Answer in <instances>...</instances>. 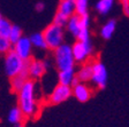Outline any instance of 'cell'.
<instances>
[{"mask_svg": "<svg viewBox=\"0 0 129 127\" xmlns=\"http://www.w3.org/2000/svg\"><path fill=\"white\" fill-rule=\"evenodd\" d=\"M42 33H43V37L45 39L47 49L54 50L56 47H59L60 45L63 44V39H64L63 28H60L52 23L50 25H47Z\"/></svg>", "mask_w": 129, "mask_h": 127, "instance_id": "obj_3", "label": "cell"}, {"mask_svg": "<svg viewBox=\"0 0 129 127\" xmlns=\"http://www.w3.org/2000/svg\"><path fill=\"white\" fill-rule=\"evenodd\" d=\"M76 73V78H77L78 82H88L91 80L92 76V64L91 62H85L80 66V69L77 70Z\"/></svg>", "mask_w": 129, "mask_h": 127, "instance_id": "obj_12", "label": "cell"}, {"mask_svg": "<svg viewBox=\"0 0 129 127\" xmlns=\"http://www.w3.org/2000/svg\"><path fill=\"white\" fill-rule=\"evenodd\" d=\"M3 20H4V17H3V15L0 14V24H1V22H3Z\"/></svg>", "mask_w": 129, "mask_h": 127, "instance_id": "obj_27", "label": "cell"}, {"mask_svg": "<svg viewBox=\"0 0 129 127\" xmlns=\"http://www.w3.org/2000/svg\"><path fill=\"white\" fill-rule=\"evenodd\" d=\"M72 95L73 94H72V87L70 86L58 84L51 92L50 96H48V103L53 104V105L63 103L64 101H67Z\"/></svg>", "mask_w": 129, "mask_h": 127, "instance_id": "obj_8", "label": "cell"}, {"mask_svg": "<svg viewBox=\"0 0 129 127\" xmlns=\"http://www.w3.org/2000/svg\"><path fill=\"white\" fill-rule=\"evenodd\" d=\"M58 80H59V84L67 85V86H70V87L75 86L78 82L74 69L61 70V71H59V73H58Z\"/></svg>", "mask_w": 129, "mask_h": 127, "instance_id": "obj_11", "label": "cell"}, {"mask_svg": "<svg viewBox=\"0 0 129 127\" xmlns=\"http://www.w3.org/2000/svg\"><path fill=\"white\" fill-rule=\"evenodd\" d=\"M66 27H67V30L72 33L74 37H77L78 32L81 30V25H80V16L78 15H73L70 16L69 19L67 21V24H66Z\"/></svg>", "mask_w": 129, "mask_h": 127, "instance_id": "obj_16", "label": "cell"}, {"mask_svg": "<svg viewBox=\"0 0 129 127\" xmlns=\"http://www.w3.org/2000/svg\"><path fill=\"white\" fill-rule=\"evenodd\" d=\"M120 3L122 4V8H123V12L128 11V9H129V0H120Z\"/></svg>", "mask_w": 129, "mask_h": 127, "instance_id": "obj_26", "label": "cell"}, {"mask_svg": "<svg viewBox=\"0 0 129 127\" xmlns=\"http://www.w3.org/2000/svg\"><path fill=\"white\" fill-rule=\"evenodd\" d=\"M47 68H48L47 62L40 61V60H30L27 65V71H28L29 79L36 80V79L42 78L45 74Z\"/></svg>", "mask_w": 129, "mask_h": 127, "instance_id": "obj_9", "label": "cell"}, {"mask_svg": "<svg viewBox=\"0 0 129 127\" xmlns=\"http://www.w3.org/2000/svg\"><path fill=\"white\" fill-rule=\"evenodd\" d=\"M115 29H116V21L115 20H110L100 29V37L105 40L111 39L113 33L115 32Z\"/></svg>", "mask_w": 129, "mask_h": 127, "instance_id": "obj_15", "label": "cell"}, {"mask_svg": "<svg viewBox=\"0 0 129 127\" xmlns=\"http://www.w3.org/2000/svg\"><path fill=\"white\" fill-rule=\"evenodd\" d=\"M58 12L66 15L67 17L75 15V3L74 0H60L58 6Z\"/></svg>", "mask_w": 129, "mask_h": 127, "instance_id": "obj_14", "label": "cell"}, {"mask_svg": "<svg viewBox=\"0 0 129 127\" xmlns=\"http://www.w3.org/2000/svg\"><path fill=\"white\" fill-rule=\"evenodd\" d=\"M113 5H114V0H99L96 4V11L100 15H107L112 9Z\"/></svg>", "mask_w": 129, "mask_h": 127, "instance_id": "obj_19", "label": "cell"}, {"mask_svg": "<svg viewBox=\"0 0 129 127\" xmlns=\"http://www.w3.org/2000/svg\"><path fill=\"white\" fill-rule=\"evenodd\" d=\"M30 42H31L32 47H36L38 49H47V46H46L45 39L43 37V33L42 32H35L32 33L29 37Z\"/></svg>", "mask_w": 129, "mask_h": 127, "instance_id": "obj_18", "label": "cell"}, {"mask_svg": "<svg viewBox=\"0 0 129 127\" xmlns=\"http://www.w3.org/2000/svg\"><path fill=\"white\" fill-rule=\"evenodd\" d=\"M92 64V76L90 81L93 82L94 86L99 88V89H104L106 87L108 79V72L107 69L103 62L100 61H93L91 62Z\"/></svg>", "mask_w": 129, "mask_h": 127, "instance_id": "obj_6", "label": "cell"}, {"mask_svg": "<svg viewBox=\"0 0 129 127\" xmlns=\"http://www.w3.org/2000/svg\"><path fill=\"white\" fill-rule=\"evenodd\" d=\"M75 3V14L78 16H83L88 14L89 0H74Z\"/></svg>", "mask_w": 129, "mask_h": 127, "instance_id": "obj_20", "label": "cell"}, {"mask_svg": "<svg viewBox=\"0 0 129 127\" xmlns=\"http://www.w3.org/2000/svg\"><path fill=\"white\" fill-rule=\"evenodd\" d=\"M8 121L11 122L13 125H19V124H22L24 119V116L22 113V111L20 110L19 106H15V108H12L8 112V117H7Z\"/></svg>", "mask_w": 129, "mask_h": 127, "instance_id": "obj_17", "label": "cell"}, {"mask_svg": "<svg viewBox=\"0 0 129 127\" xmlns=\"http://www.w3.org/2000/svg\"><path fill=\"white\" fill-rule=\"evenodd\" d=\"M35 9L37 12H43L44 9H45V4L42 3V1L37 3V4H36V6H35Z\"/></svg>", "mask_w": 129, "mask_h": 127, "instance_id": "obj_25", "label": "cell"}, {"mask_svg": "<svg viewBox=\"0 0 129 127\" xmlns=\"http://www.w3.org/2000/svg\"><path fill=\"white\" fill-rule=\"evenodd\" d=\"M21 37H23L22 29L19 27V25H14V24H12V29H11V31H9V35H8V39L11 40L12 44H15Z\"/></svg>", "mask_w": 129, "mask_h": 127, "instance_id": "obj_21", "label": "cell"}, {"mask_svg": "<svg viewBox=\"0 0 129 127\" xmlns=\"http://www.w3.org/2000/svg\"><path fill=\"white\" fill-rule=\"evenodd\" d=\"M15 127H23V125H22V124H19V125H16Z\"/></svg>", "mask_w": 129, "mask_h": 127, "instance_id": "obj_29", "label": "cell"}, {"mask_svg": "<svg viewBox=\"0 0 129 127\" xmlns=\"http://www.w3.org/2000/svg\"><path fill=\"white\" fill-rule=\"evenodd\" d=\"M124 14H126L127 16H129V9H128V11H126V12H124Z\"/></svg>", "mask_w": 129, "mask_h": 127, "instance_id": "obj_28", "label": "cell"}, {"mask_svg": "<svg viewBox=\"0 0 129 127\" xmlns=\"http://www.w3.org/2000/svg\"><path fill=\"white\" fill-rule=\"evenodd\" d=\"M68 19H69V17H67L66 15H63V14H61L60 12L56 11L55 15H54V17H53V24H55V25H58V27H60V28H64L66 24H67Z\"/></svg>", "mask_w": 129, "mask_h": 127, "instance_id": "obj_23", "label": "cell"}, {"mask_svg": "<svg viewBox=\"0 0 129 127\" xmlns=\"http://www.w3.org/2000/svg\"><path fill=\"white\" fill-rule=\"evenodd\" d=\"M12 47H13V44L8 39V37L0 35V54L6 55L8 52L12 50Z\"/></svg>", "mask_w": 129, "mask_h": 127, "instance_id": "obj_22", "label": "cell"}, {"mask_svg": "<svg viewBox=\"0 0 129 127\" xmlns=\"http://www.w3.org/2000/svg\"><path fill=\"white\" fill-rule=\"evenodd\" d=\"M11 29H12V23L8 21V20L4 19L3 22H1V24H0V35L8 37Z\"/></svg>", "mask_w": 129, "mask_h": 127, "instance_id": "obj_24", "label": "cell"}, {"mask_svg": "<svg viewBox=\"0 0 129 127\" xmlns=\"http://www.w3.org/2000/svg\"><path fill=\"white\" fill-rule=\"evenodd\" d=\"M17 106L24 117L30 118L38 112V102L36 98V81L28 79L17 92Z\"/></svg>", "mask_w": 129, "mask_h": 127, "instance_id": "obj_1", "label": "cell"}, {"mask_svg": "<svg viewBox=\"0 0 129 127\" xmlns=\"http://www.w3.org/2000/svg\"><path fill=\"white\" fill-rule=\"evenodd\" d=\"M29 79V76H28V71L24 70L23 72H21L20 74L15 76V77L11 78V88L13 92L17 93L20 89L22 88V86L24 85V82Z\"/></svg>", "mask_w": 129, "mask_h": 127, "instance_id": "obj_13", "label": "cell"}, {"mask_svg": "<svg viewBox=\"0 0 129 127\" xmlns=\"http://www.w3.org/2000/svg\"><path fill=\"white\" fill-rule=\"evenodd\" d=\"M72 94L80 102H86L92 96V90L85 82H77L72 87Z\"/></svg>", "mask_w": 129, "mask_h": 127, "instance_id": "obj_10", "label": "cell"}, {"mask_svg": "<svg viewBox=\"0 0 129 127\" xmlns=\"http://www.w3.org/2000/svg\"><path fill=\"white\" fill-rule=\"evenodd\" d=\"M28 62L23 61L13 50L8 52L5 55V72L9 78H13L24 70H27Z\"/></svg>", "mask_w": 129, "mask_h": 127, "instance_id": "obj_4", "label": "cell"}, {"mask_svg": "<svg viewBox=\"0 0 129 127\" xmlns=\"http://www.w3.org/2000/svg\"><path fill=\"white\" fill-rule=\"evenodd\" d=\"M53 58L54 64L59 71L74 69L76 63L72 53V46L68 44H64V42L53 50Z\"/></svg>", "mask_w": 129, "mask_h": 127, "instance_id": "obj_2", "label": "cell"}, {"mask_svg": "<svg viewBox=\"0 0 129 127\" xmlns=\"http://www.w3.org/2000/svg\"><path fill=\"white\" fill-rule=\"evenodd\" d=\"M93 52V47L91 45V41H80L76 40L72 45V53L74 56V60L77 63H85L89 61V58Z\"/></svg>", "mask_w": 129, "mask_h": 127, "instance_id": "obj_5", "label": "cell"}, {"mask_svg": "<svg viewBox=\"0 0 129 127\" xmlns=\"http://www.w3.org/2000/svg\"><path fill=\"white\" fill-rule=\"evenodd\" d=\"M12 50L16 55H19L23 61L29 62L32 56V45L29 37H24V36L21 37L15 44H13Z\"/></svg>", "mask_w": 129, "mask_h": 127, "instance_id": "obj_7", "label": "cell"}]
</instances>
